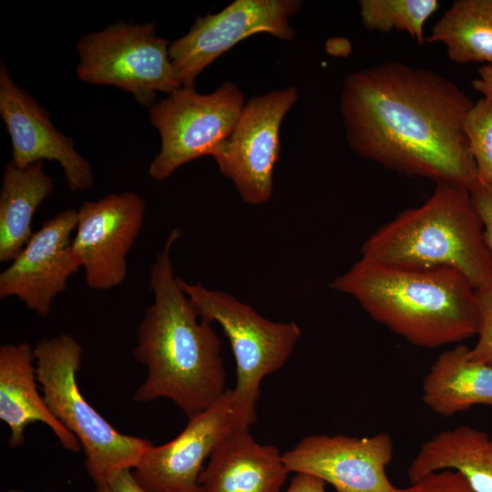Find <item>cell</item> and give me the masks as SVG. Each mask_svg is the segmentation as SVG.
Returning a JSON list of instances; mask_svg holds the SVG:
<instances>
[{
  "instance_id": "cell-1",
  "label": "cell",
  "mask_w": 492,
  "mask_h": 492,
  "mask_svg": "<svg viewBox=\"0 0 492 492\" xmlns=\"http://www.w3.org/2000/svg\"><path fill=\"white\" fill-rule=\"evenodd\" d=\"M473 105L450 79L391 61L348 75L340 109L347 140L362 157L470 189L478 179L464 123Z\"/></svg>"
},
{
  "instance_id": "cell-2",
  "label": "cell",
  "mask_w": 492,
  "mask_h": 492,
  "mask_svg": "<svg viewBox=\"0 0 492 492\" xmlns=\"http://www.w3.org/2000/svg\"><path fill=\"white\" fill-rule=\"evenodd\" d=\"M181 231H171L149 273L153 302L138 328L134 358L147 369L134 401L171 400L188 417L205 410L226 392L221 341L200 318L175 275L170 259Z\"/></svg>"
},
{
  "instance_id": "cell-3",
  "label": "cell",
  "mask_w": 492,
  "mask_h": 492,
  "mask_svg": "<svg viewBox=\"0 0 492 492\" xmlns=\"http://www.w3.org/2000/svg\"><path fill=\"white\" fill-rule=\"evenodd\" d=\"M331 287L419 347L459 343L479 331L477 290L453 268H412L362 257Z\"/></svg>"
},
{
  "instance_id": "cell-4",
  "label": "cell",
  "mask_w": 492,
  "mask_h": 492,
  "mask_svg": "<svg viewBox=\"0 0 492 492\" xmlns=\"http://www.w3.org/2000/svg\"><path fill=\"white\" fill-rule=\"evenodd\" d=\"M361 253L405 267L453 268L476 290L492 282L483 225L464 186L437 184L423 205L405 210L374 232Z\"/></svg>"
},
{
  "instance_id": "cell-5",
  "label": "cell",
  "mask_w": 492,
  "mask_h": 492,
  "mask_svg": "<svg viewBox=\"0 0 492 492\" xmlns=\"http://www.w3.org/2000/svg\"><path fill=\"white\" fill-rule=\"evenodd\" d=\"M82 352L69 333L41 339L34 348L36 372L49 410L77 438L86 469L99 485L133 469L152 443L119 432L86 400L77 381Z\"/></svg>"
},
{
  "instance_id": "cell-6",
  "label": "cell",
  "mask_w": 492,
  "mask_h": 492,
  "mask_svg": "<svg viewBox=\"0 0 492 492\" xmlns=\"http://www.w3.org/2000/svg\"><path fill=\"white\" fill-rule=\"evenodd\" d=\"M180 284L200 318L220 324L229 339L236 364L233 405L241 424L250 427L256 421L261 381L285 364L301 329L294 322L268 320L224 292L183 280Z\"/></svg>"
},
{
  "instance_id": "cell-7",
  "label": "cell",
  "mask_w": 492,
  "mask_h": 492,
  "mask_svg": "<svg viewBox=\"0 0 492 492\" xmlns=\"http://www.w3.org/2000/svg\"><path fill=\"white\" fill-rule=\"evenodd\" d=\"M169 42L152 23L119 22L83 36L77 43V77L92 85H111L129 92L142 106L153 105L156 92L181 85L169 58Z\"/></svg>"
},
{
  "instance_id": "cell-8",
  "label": "cell",
  "mask_w": 492,
  "mask_h": 492,
  "mask_svg": "<svg viewBox=\"0 0 492 492\" xmlns=\"http://www.w3.org/2000/svg\"><path fill=\"white\" fill-rule=\"evenodd\" d=\"M244 104L241 91L229 81L206 95L195 85L181 86L153 104L149 120L160 135L161 146L149 164V176L162 181L180 166L212 156L231 133Z\"/></svg>"
},
{
  "instance_id": "cell-9",
  "label": "cell",
  "mask_w": 492,
  "mask_h": 492,
  "mask_svg": "<svg viewBox=\"0 0 492 492\" xmlns=\"http://www.w3.org/2000/svg\"><path fill=\"white\" fill-rule=\"evenodd\" d=\"M297 98V88L291 87L249 99L231 133L211 156L246 203L262 204L272 196L280 127Z\"/></svg>"
},
{
  "instance_id": "cell-10",
  "label": "cell",
  "mask_w": 492,
  "mask_h": 492,
  "mask_svg": "<svg viewBox=\"0 0 492 492\" xmlns=\"http://www.w3.org/2000/svg\"><path fill=\"white\" fill-rule=\"evenodd\" d=\"M297 0H236L217 14L199 17L190 30L169 46L175 77L181 86L196 77L216 58L246 37L270 34L291 40L289 18L302 6Z\"/></svg>"
},
{
  "instance_id": "cell-11",
  "label": "cell",
  "mask_w": 492,
  "mask_h": 492,
  "mask_svg": "<svg viewBox=\"0 0 492 492\" xmlns=\"http://www.w3.org/2000/svg\"><path fill=\"white\" fill-rule=\"evenodd\" d=\"M145 209L141 197L130 191L83 201L72 251L90 289L107 291L124 282L127 255L143 225Z\"/></svg>"
},
{
  "instance_id": "cell-12",
  "label": "cell",
  "mask_w": 492,
  "mask_h": 492,
  "mask_svg": "<svg viewBox=\"0 0 492 492\" xmlns=\"http://www.w3.org/2000/svg\"><path fill=\"white\" fill-rule=\"evenodd\" d=\"M394 443L386 433L367 437L311 435L282 454L289 473L313 476L335 492H403L386 475Z\"/></svg>"
},
{
  "instance_id": "cell-13",
  "label": "cell",
  "mask_w": 492,
  "mask_h": 492,
  "mask_svg": "<svg viewBox=\"0 0 492 492\" xmlns=\"http://www.w3.org/2000/svg\"><path fill=\"white\" fill-rule=\"evenodd\" d=\"M236 426L243 425L234 408L231 389H227L210 406L189 417L176 437L159 446L152 444L133 474L149 492H201L199 478L204 461Z\"/></svg>"
},
{
  "instance_id": "cell-14",
  "label": "cell",
  "mask_w": 492,
  "mask_h": 492,
  "mask_svg": "<svg viewBox=\"0 0 492 492\" xmlns=\"http://www.w3.org/2000/svg\"><path fill=\"white\" fill-rule=\"evenodd\" d=\"M77 210L67 209L47 220L0 274V297H16L45 317L54 299L81 267L72 251Z\"/></svg>"
},
{
  "instance_id": "cell-15",
  "label": "cell",
  "mask_w": 492,
  "mask_h": 492,
  "mask_svg": "<svg viewBox=\"0 0 492 492\" xmlns=\"http://www.w3.org/2000/svg\"><path fill=\"white\" fill-rule=\"evenodd\" d=\"M0 115L10 135L12 161L19 167L56 160L63 168L67 186L73 191L86 190L94 184L89 162L74 148L71 138L53 125L49 113L10 77L0 63Z\"/></svg>"
},
{
  "instance_id": "cell-16",
  "label": "cell",
  "mask_w": 492,
  "mask_h": 492,
  "mask_svg": "<svg viewBox=\"0 0 492 492\" xmlns=\"http://www.w3.org/2000/svg\"><path fill=\"white\" fill-rule=\"evenodd\" d=\"M288 474L276 446L260 444L249 427L236 426L211 453L199 483L201 492H281Z\"/></svg>"
},
{
  "instance_id": "cell-17",
  "label": "cell",
  "mask_w": 492,
  "mask_h": 492,
  "mask_svg": "<svg viewBox=\"0 0 492 492\" xmlns=\"http://www.w3.org/2000/svg\"><path fill=\"white\" fill-rule=\"evenodd\" d=\"M34 364V348L26 342L0 347V419L9 428V446H22L26 427L42 423L66 450L79 452L77 438L54 416L40 394Z\"/></svg>"
},
{
  "instance_id": "cell-18",
  "label": "cell",
  "mask_w": 492,
  "mask_h": 492,
  "mask_svg": "<svg viewBox=\"0 0 492 492\" xmlns=\"http://www.w3.org/2000/svg\"><path fill=\"white\" fill-rule=\"evenodd\" d=\"M422 399L446 417L477 405L492 406V364L472 360L464 344L443 352L423 380Z\"/></svg>"
},
{
  "instance_id": "cell-19",
  "label": "cell",
  "mask_w": 492,
  "mask_h": 492,
  "mask_svg": "<svg viewBox=\"0 0 492 492\" xmlns=\"http://www.w3.org/2000/svg\"><path fill=\"white\" fill-rule=\"evenodd\" d=\"M446 469L461 473L475 492H492V437L469 425L442 430L421 445L407 475L413 483Z\"/></svg>"
},
{
  "instance_id": "cell-20",
  "label": "cell",
  "mask_w": 492,
  "mask_h": 492,
  "mask_svg": "<svg viewBox=\"0 0 492 492\" xmlns=\"http://www.w3.org/2000/svg\"><path fill=\"white\" fill-rule=\"evenodd\" d=\"M53 190L43 161L19 167L11 160L5 166L0 192L1 262L12 261L29 241L35 212Z\"/></svg>"
},
{
  "instance_id": "cell-21",
  "label": "cell",
  "mask_w": 492,
  "mask_h": 492,
  "mask_svg": "<svg viewBox=\"0 0 492 492\" xmlns=\"http://www.w3.org/2000/svg\"><path fill=\"white\" fill-rule=\"evenodd\" d=\"M425 41L443 43L453 62L492 67V0L455 1Z\"/></svg>"
},
{
  "instance_id": "cell-22",
  "label": "cell",
  "mask_w": 492,
  "mask_h": 492,
  "mask_svg": "<svg viewBox=\"0 0 492 492\" xmlns=\"http://www.w3.org/2000/svg\"><path fill=\"white\" fill-rule=\"evenodd\" d=\"M364 26L387 33L407 32L419 45L425 42L424 25L438 9L436 0H362L359 2Z\"/></svg>"
},
{
  "instance_id": "cell-23",
  "label": "cell",
  "mask_w": 492,
  "mask_h": 492,
  "mask_svg": "<svg viewBox=\"0 0 492 492\" xmlns=\"http://www.w3.org/2000/svg\"><path fill=\"white\" fill-rule=\"evenodd\" d=\"M479 183L492 184V101L480 98L469 109L464 123Z\"/></svg>"
},
{
  "instance_id": "cell-24",
  "label": "cell",
  "mask_w": 492,
  "mask_h": 492,
  "mask_svg": "<svg viewBox=\"0 0 492 492\" xmlns=\"http://www.w3.org/2000/svg\"><path fill=\"white\" fill-rule=\"evenodd\" d=\"M480 324L477 341L470 348L472 360L492 364V282L477 290Z\"/></svg>"
},
{
  "instance_id": "cell-25",
  "label": "cell",
  "mask_w": 492,
  "mask_h": 492,
  "mask_svg": "<svg viewBox=\"0 0 492 492\" xmlns=\"http://www.w3.org/2000/svg\"><path fill=\"white\" fill-rule=\"evenodd\" d=\"M403 492H475L465 477L451 469L431 473L411 483Z\"/></svg>"
},
{
  "instance_id": "cell-26",
  "label": "cell",
  "mask_w": 492,
  "mask_h": 492,
  "mask_svg": "<svg viewBox=\"0 0 492 492\" xmlns=\"http://www.w3.org/2000/svg\"><path fill=\"white\" fill-rule=\"evenodd\" d=\"M469 191L483 225L484 240L492 263V184L477 182Z\"/></svg>"
},
{
  "instance_id": "cell-27",
  "label": "cell",
  "mask_w": 492,
  "mask_h": 492,
  "mask_svg": "<svg viewBox=\"0 0 492 492\" xmlns=\"http://www.w3.org/2000/svg\"><path fill=\"white\" fill-rule=\"evenodd\" d=\"M95 492H149L136 479L132 469H125L105 483L96 485Z\"/></svg>"
},
{
  "instance_id": "cell-28",
  "label": "cell",
  "mask_w": 492,
  "mask_h": 492,
  "mask_svg": "<svg viewBox=\"0 0 492 492\" xmlns=\"http://www.w3.org/2000/svg\"><path fill=\"white\" fill-rule=\"evenodd\" d=\"M325 482L313 476L297 473L287 489L282 492H326Z\"/></svg>"
},
{
  "instance_id": "cell-29",
  "label": "cell",
  "mask_w": 492,
  "mask_h": 492,
  "mask_svg": "<svg viewBox=\"0 0 492 492\" xmlns=\"http://www.w3.org/2000/svg\"><path fill=\"white\" fill-rule=\"evenodd\" d=\"M478 77L472 81L473 88L484 98L492 101V67L483 66L477 69Z\"/></svg>"
},
{
  "instance_id": "cell-30",
  "label": "cell",
  "mask_w": 492,
  "mask_h": 492,
  "mask_svg": "<svg viewBox=\"0 0 492 492\" xmlns=\"http://www.w3.org/2000/svg\"><path fill=\"white\" fill-rule=\"evenodd\" d=\"M9 492H24V491H20V490H10ZM49 492V491H47Z\"/></svg>"
}]
</instances>
